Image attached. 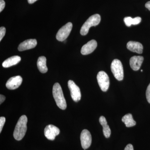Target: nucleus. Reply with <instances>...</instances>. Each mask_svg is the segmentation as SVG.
<instances>
[{"mask_svg":"<svg viewBox=\"0 0 150 150\" xmlns=\"http://www.w3.org/2000/svg\"><path fill=\"white\" fill-rule=\"evenodd\" d=\"M28 119L26 115H23L19 119L13 132L16 140L20 141L24 137L27 131Z\"/></svg>","mask_w":150,"mask_h":150,"instance_id":"obj_1","label":"nucleus"},{"mask_svg":"<svg viewBox=\"0 0 150 150\" xmlns=\"http://www.w3.org/2000/svg\"><path fill=\"white\" fill-rule=\"evenodd\" d=\"M53 95L57 106L62 110L67 107V103L61 86L58 83L54 84L53 88Z\"/></svg>","mask_w":150,"mask_h":150,"instance_id":"obj_2","label":"nucleus"},{"mask_svg":"<svg viewBox=\"0 0 150 150\" xmlns=\"http://www.w3.org/2000/svg\"><path fill=\"white\" fill-rule=\"evenodd\" d=\"M101 20L100 16L96 14L91 16L84 23L82 26L80 30L81 35H85L88 33L89 30L92 26H96L99 24Z\"/></svg>","mask_w":150,"mask_h":150,"instance_id":"obj_3","label":"nucleus"},{"mask_svg":"<svg viewBox=\"0 0 150 150\" xmlns=\"http://www.w3.org/2000/svg\"><path fill=\"white\" fill-rule=\"evenodd\" d=\"M111 71L113 76L118 81H122L124 77L123 65L120 60L114 59L110 66Z\"/></svg>","mask_w":150,"mask_h":150,"instance_id":"obj_4","label":"nucleus"},{"mask_svg":"<svg viewBox=\"0 0 150 150\" xmlns=\"http://www.w3.org/2000/svg\"><path fill=\"white\" fill-rule=\"evenodd\" d=\"M97 79L101 90L104 92L107 91L110 85L109 78L107 74L103 71H100L98 74Z\"/></svg>","mask_w":150,"mask_h":150,"instance_id":"obj_5","label":"nucleus"},{"mask_svg":"<svg viewBox=\"0 0 150 150\" xmlns=\"http://www.w3.org/2000/svg\"><path fill=\"white\" fill-rule=\"evenodd\" d=\"M72 27V23L69 22L61 28L56 34V38L57 40L60 41H63L66 40L69 35Z\"/></svg>","mask_w":150,"mask_h":150,"instance_id":"obj_6","label":"nucleus"},{"mask_svg":"<svg viewBox=\"0 0 150 150\" xmlns=\"http://www.w3.org/2000/svg\"><path fill=\"white\" fill-rule=\"evenodd\" d=\"M68 87L71 92V96L73 100L77 102L81 100V95L80 89L78 86L72 80L68 81Z\"/></svg>","mask_w":150,"mask_h":150,"instance_id":"obj_7","label":"nucleus"},{"mask_svg":"<svg viewBox=\"0 0 150 150\" xmlns=\"http://www.w3.org/2000/svg\"><path fill=\"white\" fill-rule=\"evenodd\" d=\"M60 130L56 126L53 125H48L44 129V135L48 140L53 141L56 136L59 135Z\"/></svg>","mask_w":150,"mask_h":150,"instance_id":"obj_8","label":"nucleus"},{"mask_svg":"<svg viewBox=\"0 0 150 150\" xmlns=\"http://www.w3.org/2000/svg\"><path fill=\"white\" fill-rule=\"evenodd\" d=\"M80 139L81 144L84 150L90 146L92 142V137L90 132L88 130L86 129L83 130L81 133Z\"/></svg>","mask_w":150,"mask_h":150,"instance_id":"obj_9","label":"nucleus"},{"mask_svg":"<svg viewBox=\"0 0 150 150\" xmlns=\"http://www.w3.org/2000/svg\"><path fill=\"white\" fill-rule=\"evenodd\" d=\"M22 78L21 76L12 77L9 79L6 83V87L10 90L18 88L22 82Z\"/></svg>","mask_w":150,"mask_h":150,"instance_id":"obj_10","label":"nucleus"},{"mask_svg":"<svg viewBox=\"0 0 150 150\" xmlns=\"http://www.w3.org/2000/svg\"><path fill=\"white\" fill-rule=\"evenodd\" d=\"M97 43L96 40H92L84 45L81 49V53L83 55L91 54L96 48Z\"/></svg>","mask_w":150,"mask_h":150,"instance_id":"obj_11","label":"nucleus"},{"mask_svg":"<svg viewBox=\"0 0 150 150\" xmlns=\"http://www.w3.org/2000/svg\"><path fill=\"white\" fill-rule=\"evenodd\" d=\"M37 44V40L35 39H28L22 42L18 47L19 51H22L35 48Z\"/></svg>","mask_w":150,"mask_h":150,"instance_id":"obj_12","label":"nucleus"},{"mask_svg":"<svg viewBox=\"0 0 150 150\" xmlns=\"http://www.w3.org/2000/svg\"><path fill=\"white\" fill-rule=\"evenodd\" d=\"M144 58L142 56H134L130 60V65L134 71H137L141 68Z\"/></svg>","mask_w":150,"mask_h":150,"instance_id":"obj_13","label":"nucleus"},{"mask_svg":"<svg viewBox=\"0 0 150 150\" xmlns=\"http://www.w3.org/2000/svg\"><path fill=\"white\" fill-rule=\"evenodd\" d=\"M127 48L132 52L139 54L143 53V46L139 42L136 41H129L127 44Z\"/></svg>","mask_w":150,"mask_h":150,"instance_id":"obj_14","label":"nucleus"},{"mask_svg":"<svg viewBox=\"0 0 150 150\" xmlns=\"http://www.w3.org/2000/svg\"><path fill=\"white\" fill-rule=\"evenodd\" d=\"M21 60V58L20 56H12L10 58L7 59L2 64V66L4 68H8L18 64Z\"/></svg>","mask_w":150,"mask_h":150,"instance_id":"obj_15","label":"nucleus"},{"mask_svg":"<svg viewBox=\"0 0 150 150\" xmlns=\"http://www.w3.org/2000/svg\"><path fill=\"white\" fill-rule=\"evenodd\" d=\"M99 122L103 126V131L105 138H108L110 137L111 131L109 126L107 124V121L104 116H101L99 118Z\"/></svg>","mask_w":150,"mask_h":150,"instance_id":"obj_16","label":"nucleus"},{"mask_svg":"<svg viewBox=\"0 0 150 150\" xmlns=\"http://www.w3.org/2000/svg\"><path fill=\"white\" fill-rule=\"evenodd\" d=\"M37 67L40 72L46 73L48 71L46 66V59L44 56H40L37 61Z\"/></svg>","mask_w":150,"mask_h":150,"instance_id":"obj_17","label":"nucleus"},{"mask_svg":"<svg viewBox=\"0 0 150 150\" xmlns=\"http://www.w3.org/2000/svg\"><path fill=\"white\" fill-rule=\"evenodd\" d=\"M122 121L127 127H132L136 125V122L133 119V116L131 113H128L123 116Z\"/></svg>","mask_w":150,"mask_h":150,"instance_id":"obj_18","label":"nucleus"},{"mask_svg":"<svg viewBox=\"0 0 150 150\" xmlns=\"http://www.w3.org/2000/svg\"><path fill=\"white\" fill-rule=\"evenodd\" d=\"M124 21L125 24L128 27L131 26L133 23V18L131 17H126L124 18Z\"/></svg>","mask_w":150,"mask_h":150,"instance_id":"obj_19","label":"nucleus"},{"mask_svg":"<svg viewBox=\"0 0 150 150\" xmlns=\"http://www.w3.org/2000/svg\"><path fill=\"white\" fill-rule=\"evenodd\" d=\"M6 33V28L4 27L0 28V41L2 40Z\"/></svg>","mask_w":150,"mask_h":150,"instance_id":"obj_20","label":"nucleus"},{"mask_svg":"<svg viewBox=\"0 0 150 150\" xmlns=\"http://www.w3.org/2000/svg\"><path fill=\"white\" fill-rule=\"evenodd\" d=\"M5 122L6 118L4 117H1L0 118V133L1 132Z\"/></svg>","mask_w":150,"mask_h":150,"instance_id":"obj_21","label":"nucleus"},{"mask_svg":"<svg viewBox=\"0 0 150 150\" xmlns=\"http://www.w3.org/2000/svg\"><path fill=\"white\" fill-rule=\"evenodd\" d=\"M142 21V18L140 17H137L135 18H133V23L132 25H136L139 24Z\"/></svg>","mask_w":150,"mask_h":150,"instance_id":"obj_22","label":"nucleus"},{"mask_svg":"<svg viewBox=\"0 0 150 150\" xmlns=\"http://www.w3.org/2000/svg\"><path fill=\"white\" fill-rule=\"evenodd\" d=\"M146 96L148 102L150 103V83L148 86L146 91Z\"/></svg>","mask_w":150,"mask_h":150,"instance_id":"obj_23","label":"nucleus"},{"mask_svg":"<svg viewBox=\"0 0 150 150\" xmlns=\"http://www.w3.org/2000/svg\"><path fill=\"white\" fill-rule=\"evenodd\" d=\"M5 7V2L4 0H0V12L4 10Z\"/></svg>","mask_w":150,"mask_h":150,"instance_id":"obj_24","label":"nucleus"},{"mask_svg":"<svg viewBox=\"0 0 150 150\" xmlns=\"http://www.w3.org/2000/svg\"><path fill=\"white\" fill-rule=\"evenodd\" d=\"M124 150H134L133 145L131 144H129L126 146L125 149H124Z\"/></svg>","mask_w":150,"mask_h":150,"instance_id":"obj_25","label":"nucleus"},{"mask_svg":"<svg viewBox=\"0 0 150 150\" xmlns=\"http://www.w3.org/2000/svg\"><path fill=\"white\" fill-rule=\"evenodd\" d=\"M5 99V96L1 94V95H0V103H1V104L4 101Z\"/></svg>","mask_w":150,"mask_h":150,"instance_id":"obj_26","label":"nucleus"},{"mask_svg":"<svg viewBox=\"0 0 150 150\" xmlns=\"http://www.w3.org/2000/svg\"><path fill=\"white\" fill-rule=\"evenodd\" d=\"M145 6H146V8H148L149 10L150 11V1L146 3V4H145Z\"/></svg>","mask_w":150,"mask_h":150,"instance_id":"obj_27","label":"nucleus"},{"mask_svg":"<svg viewBox=\"0 0 150 150\" xmlns=\"http://www.w3.org/2000/svg\"><path fill=\"white\" fill-rule=\"evenodd\" d=\"M38 1V0H28V3L30 4H32L35 3V1Z\"/></svg>","mask_w":150,"mask_h":150,"instance_id":"obj_28","label":"nucleus"},{"mask_svg":"<svg viewBox=\"0 0 150 150\" xmlns=\"http://www.w3.org/2000/svg\"><path fill=\"white\" fill-rule=\"evenodd\" d=\"M141 72H143V70H141Z\"/></svg>","mask_w":150,"mask_h":150,"instance_id":"obj_29","label":"nucleus"}]
</instances>
